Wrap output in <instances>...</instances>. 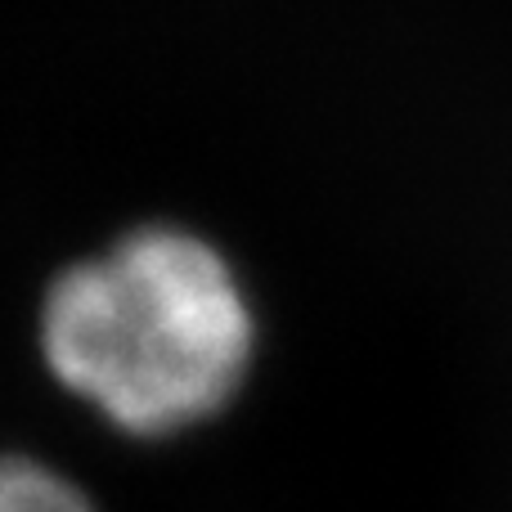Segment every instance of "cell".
<instances>
[{
	"label": "cell",
	"instance_id": "cell-1",
	"mask_svg": "<svg viewBox=\"0 0 512 512\" xmlns=\"http://www.w3.org/2000/svg\"><path fill=\"white\" fill-rule=\"evenodd\" d=\"M36 346L50 378L113 432L167 441L239 396L256 315L216 243L153 221L54 274Z\"/></svg>",
	"mask_w": 512,
	"mask_h": 512
},
{
	"label": "cell",
	"instance_id": "cell-2",
	"mask_svg": "<svg viewBox=\"0 0 512 512\" xmlns=\"http://www.w3.org/2000/svg\"><path fill=\"white\" fill-rule=\"evenodd\" d=\"M0 512H95L90 495L32 454H0Z\"/></svg>",
	"mask_w": 512,
	"mask_h": 512
}]
</instances>
